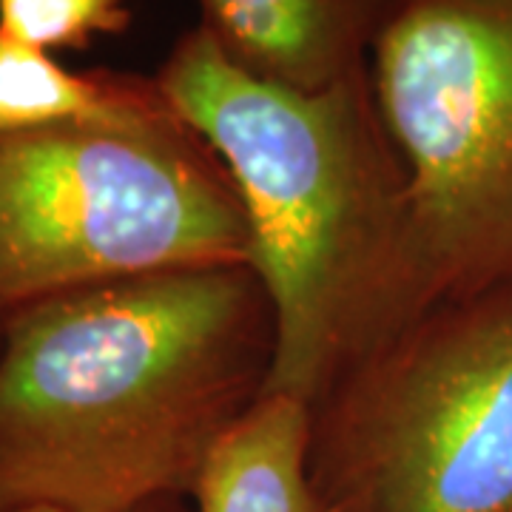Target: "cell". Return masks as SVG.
I'll return each instance as SVG.
<instances>
[{
    "mask_svg": "<svg viewBox=\"0 0 512 512\" xmlns=\"http://www.w3.org/2000/svg\"><path fill=\"white\" fill-rule=\"evenodd\" d=\"M0 322V512L191 498L274 362V313L248 265L60 293Z\"/></svg>",
    "mask_w": 512,
    "mask_h": 512,
    "instance_id": "1",
    "label": "cell"
},
{
    "mask_svg": "<svg viewBox=\"0 0 512 512\" xmlns=\"http://www.w3.org/2000/svg\"><path fill=\"white\" fill-rule=\"evenodd\" d=\"M154 80L242 202L248 268L274 313L265 396L311 407L419 313L410 177L370 66L305 92L245 72L194 26Z\"/></svg>",
    "mask_w": 512,
    "mask_h": 512,
    "instance_id": "2",
    "label": "cell"
},
{
    "mask_svg": "<svg viewBox=\"0 0 512 512\" xmlns=\"http://www.w3.org/2000/svg\"><path fill=\"white\" fill-rule=\"evenodd\" d=\"M248 265L220 157L171 111L0 137V319L137 276Z\"/></svg>",
    "mask_w": 512,
    "mask_h": 512,
    "instance_id": "3",
    "label": "cell"
},
{
    "mask_svg": "<svg viewBox=\"0 0 512 512\" xmlns=\"http://www.w3.org/2000/svg\"><path fill=\"white\" fill-rule=\"evenodd\" d=\"M308 410L322 512H512V279L419 311Z\"/></svg>",
    "mask_w": 512,
    "mask_h": 512,
    "instance_id": "4",
    "label": "cell"
},
{
    "mask_svg": "<svg viewBox=\"0 0 512 512\" xmlns=\"http://www.w3.org/2000/svg\"><path fill=\"white\" fill-rule=\"evenodd\" d=\"M370 77L410 177L419 311L512 279V0H407Z\"/></svg>",
    "mask_w": 512,
    "mask_h": 512,
    "instance_id": "5",
    "label": "cell"
},
{
    "mask_svg": "<svg viewBox=\"0 0 512 512\" xmlns=\"http://www.w3.org/2000/svg\"><path fill=\"white\" fill-rule=\"evenodd\" d=\"M200 26L245 72L316 92L365 72L407 0H194Z\"/></svg>",
    "mask_w": 512,
    "mask_h": 512,
    "instance_id": "6",
    "label": "cell"
},
{
    "mask_svg": "<svg viewBox=\"0 0 512 512\" xmlns=\"http://www.w3.org/2000/svg\"><path fill=\"white\" fill-rule=\"evenodd\" d=\"M308 447V404L262 396L214 447L191 501L197 512H322Z\"/></svg>",
    "mask_w": 512,
    "mask_h": 512,
    "instance_id": "7",
    "label": "cell"
},
{
    "mask_svg": "<svg viewBox=\"0 0 512 512\" xmlns=\"http://www.w3.org/2000/svg\"><path fill=\"white\" fill-rule=\"evenodd\" d=\"M171 114L154 77L72 72L0 29V137L66 123H140Z\"/></svg>",
    "mask_w": 512,
    "mask_h": 512,
    "instance_id": "8",
    "label": "cell"
},
{
    "mask_svg": "<svg viewBox=\"0 0 512 512\" xmlns=\"http://www.w3.org/2000/svg\"><path fill=\"white\" fill-rule=\"evenodd\" d=\"M131 26V0H0V29L40 52L86 49Z\"/></svg>",
    "mask_w": 512,
    "mask_h": 512,
    "instance_id": "9",
    "label": "cell"
},
{
    "mask_svg": "<svg viewBox=\"0 0 512 512\" xmlns=\"http://www.w3.org/2000/svg\"><path fill=\"white\" fill-rule=\"evenodd\" d=\"M174 504H177V501H160V504H148V507H143V510L137 512H174Z\"/></svg>",
    "mask_w": 512,
    "mask_h": 512,
    "instance_id": "10",
    "label": "cell"
},
{
    "mask_svg": "<svg viewBox=\"0 0 512 512\" xmlns=\"http://www.w3.org/2000/svg\"><path fill=\"white\" fill-rule=\"evenodd\" d=\"M9 512H60V510H52V507H23V510H9Z\"/></svg>",
    "mask_w": 512,
    "mask_h": 512,
    "instance_id": "11",
    "label": "cell"
}]
</instances>
